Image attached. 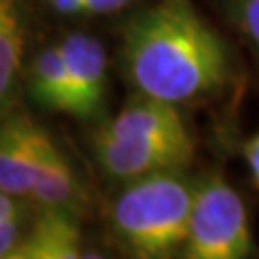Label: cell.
I'll use <instances>...</instances> for the list:
<instances>
[{"instance_id":"1","label":"cell","mask_w":259,"mask_h":259,"mask_svg":"<svg viewBox=\"0 0 259 259\" xmlns=\"http://www.w3.org/2000/svg\"><path fill=\"white\" fill-rule=\"evenodd\" d=\"M123 69L139 95L180 106L225 84L229 52L188 0H162L125 26Z\"/></svg>"},{"instance_id":"2","label":"cell","mask_w":259,"mask_h":259,"mask_svg":"<svg viewBox=\"0 0 259 259\" xmlns=\"http://www.w3.org/2000/svg\"><path fill=\"white\" fill-rule=\"evenodd\" d=\"M197 186L182 171L130 180L110 209L112 233L134 257H168L184 246Z\"/></svg>"},{"instance_id":"3","label":"cell","mask_w":259,"mask_h":259,"mask_svg":"<svg viewBox=\"0 0 259 259\" xmlns=\"http://www.w3.org/2000/svg\"><path fill=\"white\" fill-rule=\"evenodd\" d=\"M188 259H242L253 250V233L242 197L223 177H209L194 192L188 236Z\"/></svg>"},{"instance_id":"4","label":"cell","mask_w":259,"mask_h":259,"mask_svg":"<svg viewBox=\"0 0 259 259\" xmlns=\"http://www.w3.org/2000/svg\"><path fill=\"white\" fill-rule=\"evenodd\" d=\"M93 149L102 171L123 182L162 171H182L194 158L192 134L149 141L93 139Z\"/></svg>"},{"instance_id":"5","label":"cell","mask_w":259,"mask_h":259,"mask_svg":"<svg viewBox=\"0 0 259 259\" xmlns=\"http://www.w3.org/2000/svg\"><path fill=\"white\" fill-rule=\"evenodd\" d=\"M67 65L74 97V117L95 119L104 110L108 82V59L100 39L71 32L59 44Z\"/></svg>"},{"instance_id":"6","label":"cell","mask_w":259,"mask_h":259,"mask_svg":"<svg viewBox=\"0 0 259 259\" xmlns=\"http://www.w3.org/2000/svg\"><path fill=\"white\" fill-rule=\"evenodd\" d=\"M48 132L26 115L0 119V190L28 197Z\"/></svg>"},{"instance_id":"7","label":"cell","mask_w":259,"mask_h":259,"mask_svg":"<svg viewBox=\"0 0 259 259\" xmlns=\"http://www.w3.org/2000/svg\"><path fill=\"white\" fill-rule=\"evenodd\" d=\"M190 136L182 112L175 104L141 95L127 102L106 125L100 127L95 139L108 141H149Z\"/></svg>"},{"instance_id":"8","label":"cell","mask_w":259,"mask_h":259,"mask_svg":"<svg viewBox=\"0 0 259 259\" xmlns=\"http://www.w3.org/2000/svg\"><path fill=\"white\" fill-rule=\"evenodd\" d=\"M82 255L78 214L67 209H41L11 259H76Z\"/></svg>"},{"instance_id":"9","label":"cell","mask_w":259,"mask_h":259,"mask_svg":"<svg viewBox=\"0 0 259 259\" xmlns=\"http://www.w3.org/2000/svg\"><path fill=\"white\" fill-rule=\"evenodd\" d=\"M28 197L41 209H67L78 214L84 205V194L74 168L50 134L44 136Z\"/></svg>"},{"instance_id":"10","label":"cell","mask_w":259,"mask_h":259,"mask_svg":"<svg viewBox=\"0 0 259 259\" xmlns=\"http://www.w3.org/2000/svg\"><path fill=\"white\" fill-rule=\"evenodd\" d=\"M28 91L41 108L74 117L71 82L61 46L46 48L32 59L28 69Z\"/></svg>"},{"instance_id":"11","label":"cell","mask_w":259,"mask_h":259,"mask_svg":"<svg viewBox=\"0 0 259 259\" xmlns=\"http://www.w3.org/2000/svg\"><path fill=\"white\" fill-rule=\"evenodd\" d=\"M26 26L20 0H0V115L15 95L24 61Z\"/></svg>"},{"instance_id":"12","label":"cell","mask_w":259,"mask_h":259,"mask_svg":"<svg viewBox=\"0 0 259 259\" xmlns=\"http://www.w3.org/2000/svg\"><path fill=\"white\" fill-rule=\"evenodd\" d=\"M238 18L248 39L259 50V0H240L238 3Z\"/></svg>"},{"instance_id":"13","label":"cell","mask_w":259,"mask_h":259,"mask_svg":"<svg viewBox=\"0 0 259 259\" xmlns=\"http://www.w3.org/2000/svg\"><path fill=\"white\" fill-rule=\"evenodd\" d=\"M22 240V231H20V221H11V223H0V259L13 257L15 246Z\"/></svg>"},{"instance_id":"14","label":"cell","mask_w":259,"mask_h":259,"mask_svg":"<svg viewBox=\"0 0 259 259\" xmlns=\"http://www.w3.org/2000/svg\"><path fill=\"white\" fill-rule=\"evenodd\" d=\"M22 209L18 205V201L13 199V194L0 190V223H11V221H20Z\"/></svg>"},{"instance_id":"15","label":"cell","mask_w":259,"mask_h":259,"mask_svg":"<svg viewBox=\"0 0 259 259\" xmlns=\"http://www.w3.org/2000/svg\"><path fill=\"white\" fill-rule=\"evenodd\" d=\"M127 5L130 0H87V13H95V15L117 13Z\"/></svg>"},{"instance_id":"16","label":"cell","mask_w":259,"mask_h":259,"mask_svg":"<svg viewBox=\"0 0 259 259\" xmlns=\"http://www.w3.org/2000/svg\"><path fill=\"white\" fill-rule=\"evenodd\" d=\"M50 7L61 15H80L87 13V0H48Z\"/></svg>"},{"instance_id":"17","label":"cell","mask_w":259,"mask_h":259,"mask_svg":"<svg viewBox=\"0 0 259 259\" xmlns=\"http://www.w3.org/2000/svg\"><path fill=\"white\" fill-rule=\"evenodd\" d=\"M244 153H246L248 168H250V173H253V180H255V184L259 186V134L253 136V139L246 143Z\"/></svg>"}]
</instances>
